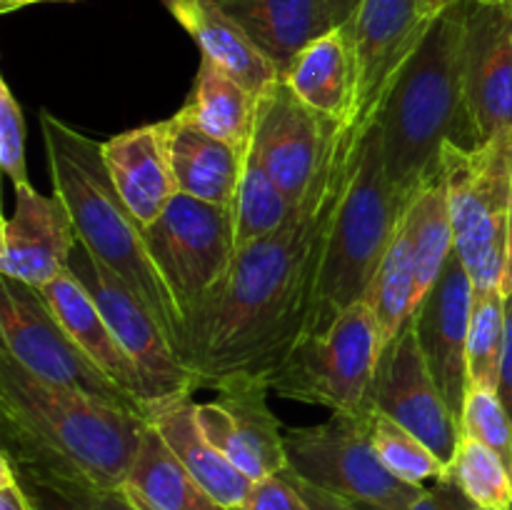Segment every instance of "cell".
Here are the masks:
<instances>
[{"instance_id":"6da1fadb","label":"cell","mask_w":512,"mask_h":510,"mask_svg":"<svg viewBox=\"0 0 512 510\" xmlns=\"http://www.w3.org/2000/svg\"><path fill=\"white\" fill-rule=\"evenodd\" d=\"M380 113L338 123L308 193L268 238L235 255L228 288L188 333V363L200 388L260 380L308 338L330 225L355 173L363 140Z\"/></svg>"},{"instance_id":"7a4b0ae2","label":"cell","mask_w":512,"mask_h":510,"mask_svg":"<svg viewBox=\"0 0 512 510\" xmlns=\"http://www.w3.org/2000/svg\"><path fill=\"white\" fill-rule=\"evenodd\" d=\"M0 425L3 450L23 478L118 490L148 420L45 383L0 350Z\"/></svg>"},{"instance_id":"3957f363","label":"cell","mask_w":512,"mask_h":510,"mask_svg":"<svg viewBox=\"0 0 512 510\" xmlns=\"http://www.w3.org/2000/svg\"><path fill=\"white\" fill-rule=\"evenodd\" d=\"M470 0H450L395 80L378 115L385 173L400 210L440 175L443 148L463 143V45Z\"/></svg>"},{"instance_id":"277c9868","label":"cell","mask_w":512,"mask_h":510,"mask_svg":"<svg viewBox=\"0 0 512 510\" xmlns=\"http://www.w3.org/2000/svg\"><path fill=\"white\" fill-rule=\"evenodd\" d=\"M40 130L48 153L53 195H58L68 208L78 240L148 305L185 358L188 343L183 315L150 260L143 225L133 218L110 180L103 143L75 130L48 110H40Z\"/></svg>"},{"instance_id":"5b68a950","label":"cell","mask_w":512,"mask_h":510,"mask_svg":"<svg viewBox=\"0 0 512 510\" xmlns=\"http://www.w3.org/2000/svg\"><path fill=\"white\" fill-rule=\"evenodd\" d=\"M403 215L385 173L375 120L330 225L308 338L328 328L345 308L365 300Z\"/></svg>"},{"instance_id":"8992f818","label":"cell","mask_w":512,"mask_h":510,"mask_svg":"<svg viewBox=\"0 0 512 510\" xmlns=\"http://www.w3.org/2000/svg\"><path fill=\"white\" fill-rule=\"evenodd\" d=\"M445 183L455 253L468 268L475 290H500L508 265L512 203V133L480 145L443 148Z\"/></svg>"},{"instance_id":"52a82bcc","label":"cell","mask_w":512,"mask_h":510,"mask_svg":"<svg viewBox=\"0 0 512 510\" xmlns=\"http://www.w3.org/2000/svg\"><path fill=\"white\" fill-rule=\"evenodd\" d=\"M143 233L150 260L183 315L188 343L190 328L215 308L228 288L238 255L233 208L178 193Z\"/></svg>"},{"instance_id":"ba28073f","label":"cell","mask_w":512,"mask_h":510,"mask_svg":"<svg viewBox=\"0 0 512 510\" xmlns=\"http://www.w3.org/2000/svg\"><path fill=\"white\" fill-rule=\"evenodd\" d=\"M385 350L383 333L368 300L345 308L270 375L268 388L280 398L323 405L340 415L365 413L370 385Z\"/></svg>"},{"instance_id":"9c48e42d","label":"cell","mask_w":512,"mask_h":510,"mask_svg":"<svg viewBox=\"0 0 512 510\" xmlns=\"http://www.w3.org/2000/svg\"><path fill=\"white\" fill-rule=\"evenodd\" d=\"M370 410L285 430L288 470L305 483L363 510H410L425 488L405 483L380 460L370 438Z\"/></svg>"},{"instance_id":"30bf717a","label":"cell","mask_w":512,"mask_h":510,"mask_svg":"<svg viewBox=\"0 0 512 510\" xmlns=\"http://www.w3.org/2000/svg\"><path fill=\"white\" fill-rule=\"evenodd\" d=\"M0 340L3 353H8L35 378L150 420L148 408L118 388L80 350L68 330L50 313L40 290L5 275L0 278Z\"/></svg>"},{"instance_id":"8fae6325","label":"cell","mask_w":512,"mask_h":510,"mask_svg":"<svg viewBox=\"0 0 512 510\" xmlns=\"http://www.w3.org/2000/svg\"><path fill=\"white\" fill-rule=\"evenodd\" d=\"M68 270L88 288L115 338L133 358L150 413L165 403L190 398L200 388L195 370L165 335L163 325L150 313L148 305L118 275L95 260L80 240L70 255Z\"/></svg>"},{"instance_id":"7c38bea8","label":"cell","mask_w":512,"mask_h":510,"mask_svg":"<svg viewBox=\"0 0 512 510\" xmlns=\"http://www.w3.org/2000/svg\"><path fill=\"white\" fill-rule=\"evenodd\" d=\"M443 0H363L345 23L355 55V110L380 113L408 60L445 10Z\"/></svg>"},{"instance_id":"4fadbf2b","label":"cell","mask_w":512,"mask_h":510,"mask_svg":"<svg viewBox=\"0 0 512 510\" xmlns=\"http://www.w3.org/2000/svg\"><path fill=\"white\" fill-rule=\"evenodd\" d=\"M365 408L393 418L430 445L443 463H453L463 435L460 420L440 393L410 323L385 345Z\"/></svg>"},{"instance_id":"5bb4252c","label":"cell","mask_w":512,"mask_h":510,"mask_svg":"<svg viewBox=\"0 0 512 510\" xmlns=\"http://www.w3.org/2000/svg\"><path fill=\"white\" fill-rule=\"evenodd\" d=\"M338 123L303 103L280 75L258 95L250 148L275 183L300 203L318 175Z\"/></svg>"},{"instance_id":"9a60e30c","label":"cell","mask_w":512,"mask_h":510,"mask_svg":"<svg viewBox=\"0 0 512 510\" xmlns=\"http://www.w3.org/2000/svg\"><path fill=\"white\" fill-rule=\"evenodd\" d=\"M463 143L512 133V3H470L463 45Z\"/></svg>"},{"instance_id":"2e32d148","label":"cell","mask_w":512,"mask_h":510,"mask_svg":"<svg viewBox=\"0 0 512 510\" xmlns=\"http://www.w3.org/2000/svg\"><path fill=\"white\" fill-rule=\"evenodd\" d=\"M215 393L208 403H195L210 443L253 483L283 473L288 468L285 430L268 405V385L240 378L220 385Z\"/></svg>"},{"instance_id":"e0dca14e","label":"cell","mask_w":512,"mask_h":510,"mask_svg":"<svg viewBox=\"0 0 512 510\" xmlns=\"http://www.w3.org/2000/svg\"><path fill=\"white\" fill-rule=\"evenodd\" d=\"M473 293L468 268L460 255L453 253L438 283L428 290L410 318L430 373L458 420L470 388L468 328Z\"/></svg>"},{"instance_id":"ac0fdd59","label":"cell","mask_w":512,"mask_h":510,"mask_svg":"<svg viewBox=\"0 0 512 510\" xmlns=\"http://www.w3.org/2000/svg\"><path fill=\"white\" fill-rule=\"evenodd\" d=\"M78 233L58 195H40L30 183L15 185V210L3 220L0 273L45 288L70 265Z\"/></svg>"},{"instance_id":"d6986e66","label":"cell","mask_w":512,"mask_h":510,"mask_svg":"<svg viewBox=\"0 0 512 510\" xmlns=\"http://www.w3.org/2000/svg\"><path fill=\"white\" fill-rule=\"evenodd\" d=\"M103 160L115 190L143 228L153 225L180 193L170 163L165 120L105 140Z\"/></svg>"},{"instance_id":"ffe728a7","label":"cell","mask_w":512,"mask_h":510,"mask_svg":"<svg viewBox=\"0 0 512 510\" xmlns=\"http://www.w3.org/2000/svg\"><path fill=\"white\" fill-rule=\"evenodd\" d=\"M165 5L180 28L195 40L203 58L233 75L255 95L280 78L273 60L253 43L243 25L218 0H165Z\"/></svg>"},{"instance_id":"44dd1931","label":"cell","mask_w":512,"mask_h":510,"mask_svg":"<svg viewBox=\"0 0 512 510\" xmlns=\"http://www.w3.org/2000/svg\"><path fill=\"white\" fill-rule=\"evenodd\" d=\"M45 305L50 313L58 318V323L68 330L70 338L80 345L85 355L113 380L118 388H123L130 398L145 405L143 398V383H140V373L135 368L133 358L125 353L120 340L110 330L108 320L103 318L100 308L95 305L93 295L88 293L83 283L75 278L70 270L40 288ZM148 408V405H145ZM150 413V410H148Z\"/></svg>"},{"instance_id":"7402d4cb","label":"cell","mask_w":512,"mask_h":510,"mask_svg":"<svg viewBox=\"0 0 512 510\" xmlns=\"http://www.w3.org/2000/svg\"><path fill=\"white\" fill-rule=\"evenodd\" d=\"M150 423L158 428L175 458L190 475L225 508L240 510L253 490V480L235 468L203 433L195 415L193 398L165 403L150 413Z\"/></svg>"},{"instance_id":"603a6c76","label":"cell","mask_w":512,"mask_h":510,"mask_svg":"<svg viewBox=\"0 0 512 510\" xmlns=\"http://www.w3.org/2000/svg\"><path fill=\"white\" fill-rule=\"evenodd\" d=\"M280 75L313 40L335 28L328 0H218Z\"/></svg>"},{"instance_id":"cb8c5ba5","label":"cell","mask_w":512,"mask_h":510,"mask_svg":"<svg viewBox=\"0 0 512 510\" xmlns=\"http://www.w3.org/2000/svg\"><path fill=\"white\" fill-rule=\"evenodd\" d=\"M165 128L180 193L213 205H233L245 153L200 130L180 110L165 120Z\"/></svg>"},{"instance_id":"d4e9b609","label":"cell","mask_w":512,"mask_h":510,"mask_svg":"<svg viewBox=\"0 0 512 510\" xmlns=\"http://www.w3.org/2000/svg\"><path fill=\"white\" fill-rule=\"evenodd\" d=\"M285 83L303 103L330 120L353 118L355 110V55L350 30L333 28L313 40L283 73Z\"/></svg>"},{"instance_id":"484cf974","label":"cell","mask_w":512,"mask_h":510,"mask_svg":"<svg viewBox=\"0 0 512 510\" xmlns=\"http://www.w3.org/2000/svg\"><path fill=\"white\" fill-rule=\"evenodd\" d=\"M123 490L138 510H230L185 470L150 420Z\"/></svg>"},{"instance_id":"4316f807","label":"cell","mask_w":512,"mask_h":510,"mask_svg":"<svg viewBox=\"0 0 512 510\" xmlns=\"http://www.w3.org/2000/svg\"><path fill=\"white\" fill-rule=\"evenodd\" d=\"M258 95L210 60H200L195 85L180 113L200 130L245 153L253 138Z\"/></svg>"},{"instance_id":"83f0119b","label":"cell","mask_w":512,"mask_h":510,"mask_svg":"<svg viewBox=\"0 0 512 510\" xmlns=\"http://www.w3.org/2000/svg\"><path fill=\"white\" fill-rule=\"evenodd\" d=\"M405 223L410 230L415 258V308L428 295V290L438 283L445 265L455 253V233L450 220L448 193H445L443 178L420 190L418 198L405 210ZM415 313V310H413Z\"/></svg>"},{"instance_id":"f1b7e54d","label":"cell","mask_w":512,"mask_h":510,"mask_svg":"<svg viewBox=\"0 0 512 510\" xmlns=\"http://www.w3.org/2000/svg\"><path fill=\"white\" fill-rule=\"evenodd\" d=\"M370 310L380 325L385 345L400 335V330L410 323L415 310V258L410 230L405 218H400L398 230L388 245L383 263L370 283L368 295Z\"/></svg>"},{"instance_id":"f546056e","label":"cell","mask_w":512,"mask_h":510,"mask_svg":"<svg viewBox=\"0 0 512 510\" xmlns=\"http://www.w3.org/2000/svg\"><path fill=\"white\" fill-rule=\"evenodd\" d=\"M295 205L298 203L275 183L273 175L265 170V165L260 163V158L248 145L238 193H235L233 205H230L233 208L235 245H238V250L255 243V240L273 235L293 215Z\"/></svg>"},{"instance_id":"4dcf8cb0","label":"cell","mask_w":512,"mask_h":510,"mask_svg":"<svg viewBox=\"0 0 512 510\" xmlns=\"http://www.w3.org/2000/svg\"><path fill=\"white\" fill-rule=\"evenodd\" d=\"M448 480L475 508L512 510V470L493 448L470 435H460Z\"/></svg>"},{"instance_id":"1f68e13d","label":"cell","mask_w":512,"mask_h":510,"mask_svg":"<svg viewBox=\"0 0 512 510\" xmlns=\"http://www.w3.org/2000/svg\"><path fill=\"white\" fill-rule=\"evenodd\" d=\"M368 425L380 460L400 480L415 488H428V483H443L450 478V465L443 463L430 445H425L418 435L395 423L393 418L370 410Z\"/></svg>"},{"instance_id":"d6a6232c","label":"cell","mask_w":512,"mask_h":510,"mask_svg":"<svg viewBox=\"0 0 512 510\" xmlns=\"http://www.w3.org/2000/svg\"><path fill=\"white\" fill-rule=\"evenodd\" d=\"M505 348L503 290H475L468 328L470 385L498 390L500 360Z\"/></svg>"},{"instance_id":"836d02e7","label":"cell","mask_w":512,"mask_h":510,"mask_svg":"<svg viewBox=\"0 0 512 510\" xmlns=\"http://www.w3.org/2000/svg\"><path fill=\"white\" fill-rule=\"evenodd\" d=\"M460 430L493 448L512 470V418L498 390L470 385L460 413Z\"/></svg>"},{"instance_id":"e575fe53","label":"cell","mask_w":512,"mask_h":510,"mask_svg":"<svg viewBox=\"0 0 512 510\" xmlns=\"http://www.w3.org/2000/svg\"><path fill=\"white\" fill-rule=\"evenodd\" d=\"M23 483L33 495L38 510H138L123 488L100 490L38 478H23Z\"/></svg>"},{"instance_id":"d590c367","label":"cell","mask_w":512,"mask_h":510,"mask_svg":"<svg viewBox=\"0 0 512 510\" xmlns=\"http://www.w3.org/2000/svg\"><path fill=\"white\" fill-rule=\"evenodd\" d=\"M0 168L13 185L30 183L25 168L23 110L5 80H0Z\"/></svg>"},{"instance_id":"8d00e7d4","label":"cell","mask_w":512,"mask_h":510,"mask_svg":"<svg viewBox=\"0 0 512 510\" xmlns=\"http://www.w3.org/2000/svg\"><path fill=\"white\" fill-rule=\"evenodd\" d=\"M240 510H313L298 485L290 480V475L278 473L270 478L255 480L248 500Z\"/></svg>"},{"instance_id":"74e56055","label":"cell","mask_w":512,"mask_h":510,"mask_svg":"<svg viewBox=\"0 0 512 510\" xmlns=\"http://www.w3.org/2000/svg\"><path fill=\"white\" fill-rule=\"evenodd\" d=\"M0 510H38L8 453H0Z\"/></svg>"},{"instance_id":"f35d334b","label":"cell","mask_w":512,"mask_h":510,"mask_svg":"<svg viewBox=\"0 0 512 510\" xmlns=\"http://www.w3.org/2000/svg\"><path fill=\"white\" fill-rule=\"evenodd\" d=\"M498 395L512 418V293L505 295V348L500 360Z\"/></svg>"},{"instance_id":"ab89813d","label":"cell","mask_w":512,"mask_h":510,"mask_svg":"<svg viewBox=\"0 0 512 510\" xmlns=\"http://www.w3.org/2000/svg\"><path fill=\"white\" fill-rule=\"evenodd\" d=\"M285 473H288L290 480L298 485V490L305 495V500H308L310 508H313V510H363V508H358V505L348 503V500L338 498V495L325 493V490H320V488H315V485L305 483V480H300L298 475L290 473L288 468H285Z\"/></svg>"},{"instance_id":"60d3db41","label":"cell","mask_w":512,"mask_h":510,"mask_svg":"<svg viewBox=\"0 0 512 510\" xmlns=\"http://www.w3.org/2000/svg\"><path fill=\"white\" fill-rule=\"evenodd\" d=\"M410 510H455V485L453 480L433 483L418 495Z\"/></svg>"},{"instance_id":"b9f144b4","label":"cell","mask_w":512,"mask_h":510,"mask_svg":"<svg viewBox=\"0 0 512 510\" xmlns=\"http://www.w3.org/2000/svg\"><path fill=\"white\" fill-rule=\"evenodd\" d=\"M360 3H363V0H328V10L335 28H340V25H345L350 18H353L355 10L360 8Z\"/></svg>"},{"instance_id":"7bdbcfd3","label":"cell","mask_w":512,"mask_h":510,"mask_svg":"<svg viewBox=\"0 0 512 510\" xmlns=\"http://www.w3.org/2000/svg\"><path fill=\"white\" fill-rule=\"evenodd\" d=\"M503 295L512 293V203H510V238H508V265H505L503 285H500Z\"/></svg>"},{"instance_id":"ee69618b","label":"cell","mask_w":512,"mask_h":510,"mask_svg":"<svg viewBox=\"0 0 512 510\" xmlns=\"http://www.w3.org/2000/svg\"><path fill=\"white\" fill-rule=\"evenodd\" d=\"M35 3H55V0H0V13H13V10L25 8Z\"/></svg>"},{"instance_id":"f6af8a7d","label":"cell","mask_w":512,"mask_h":510,"mask_svg":"<svg viewBox=\"0 0 512 510\" xmlns=\"http://www.w3.org/2000/svg\"><path fill=\"white\" fill-rule=\"evenodd\" d=\"M455 510H483V508H475V505L468 503V500H465V495L455 488Z\"/></svg>"},{"instance_id":"bcb514c9","label":"cell","mask_w":512,"mask_h":510,"mask_svg":"<svg viewBox=\"0 0 512 510\" xmlns=\"http://www.w3.org/2000/svg\"><path fill=\"white\" fill-rule=\"evenodd\" d=\"M470 3H478V5H505V3H512V0H470Z\"/></svg>"},{"instance_id":"7dc6e473","label":"cell","mask_w":512,"mask_h":510,"mask_svg":"<svg viewBox=\"0 0 512 510\" xmlns=\"http://www.w3.org/2000/svg\"><path fill=\"white\" fill-rule=\"evenodd\" d=\"M443 3H450V0H443Z\"/></svg>"}]
</instances>
